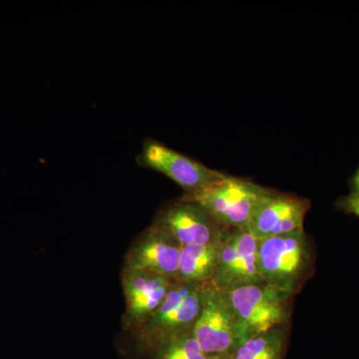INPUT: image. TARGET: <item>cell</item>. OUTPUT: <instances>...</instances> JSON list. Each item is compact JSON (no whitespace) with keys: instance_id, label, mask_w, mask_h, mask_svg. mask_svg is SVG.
Instances as JSON below:
<instances>
[{"instance_id":"obj_1","label":"cell","mask_w":359,"mask_h":359,"mask_svg":"<svg viewBox=\"0 0 359 359\" xmlns=\"http://www.w3.org/2000/svg\"><path fill=\"white\" fill-rule=\"evenodd\" d=\"M259 273L266 285L290 295L313 268V245L304 229L257 240Z\"/></svg>"},{"instance_id":"obj_2","label":"cell","mask_w":359,"mask_h":359,"mask_svg":"<svg viewBox=\"0 0 359 359\" xmlns=\"http://www.w3.org/2000/svg\"><path fill=\"white\" fill-rule=\"evenodd\" d=\"M228 294L235 316L237 347L252 337L289 323L292 295L264 283L238 287Z\"/></svg>"},{"instance_id":"obj_3","label":"cell","mask_w":359,"mask_h":359,"mask_svg":"<svg viewBox=\"0 0 359 359\" xmlns=\"http://www.w3.org/2000/svg\"><path fill=\"white\" fill-rule=\"evenodd\" d=\"M205 285L177 282L160 308L135 332L142 346L155 353L171 340L192 332L202 309Z\"/></svg>"},{"instance_id":"obj_4","label":"cell","mask_w":359,"mask_h":359,"mask_svg":"<svg viewBox=\"0 0 359 359\" xmlns=\"http://www.w3.org/2000/svg\"><path fill=\"white\" fill-rule=\"evenodd\" d=\"M269 189L250 180L223 174L221 178L197 192L184 194L205 208L222 226L229 229H247L252 214Z\"/></svg>"},{"instance_id":"obj_5","label":"cell","mask_w":359,"mask_h":359,"mask_svg":"<svg viewBox=\"0 0 359 359\" xmlns=\"http://www.w3.org/2000/svg\"><path fill=\"white\" fill-rule=\"evenodd\" d=\"M257 262V240L247 229H226L212 283L224 292L263 283Z\"/></svg>"},{"instance_id":"obj_6","label":"cell","mask_w":359,"mask_h":359,"mask_svg":"<svg viewBox=\"0 0 359 359\" xmlns=\"http://www.w3.org/2000/svg\"><path fill=\"white\" fill-rule=\"evenodd\" d=\"M153 224L166 231L182 247L211 244L223 237L229 229L222 226L202 205L184 196L165 205Z\"/></svg>"},{"instance_id":"obj_7","label":"cell","mask_w":359,"mask_h":359,"mask_svg":"<svg viewBox=\"0 0 359 359\" xmlns=\"http://www.w3.org/2000/svg\"><path fill=\"white\" fill-rule=\"evenodd\" d=\"M193 335L207 355L231 354L237 347L235 316L228 292L205 283Z\"/></svg>"},{"instance_id":"obj_8","label":"cell","mask_w":359,"mask_h":359,"mask_svg":"<svg viewBox=\"0 0 359 359\" xmlns=\"http://www.w3.org/2000/svg\"><path fill=\"white\" fill-rule=\"evenodd\" d=\"M137 162L142 167L155 170L173 180L185 191V195L197 192L221 178L224 174L154 139L144 141L143 149L137 157Z\"/></svg>"},{"instance_id":"obj_9","label":"cell","mask_w":359,"mask_h":359,"mask_svg":"<svg viewBox=\"0 0 359 359\" xmlns=\"http://www.w3.org/2000/svg\"><path fill=\"white\" fill-rule=\"evenodd\" d=\"M121 278L126 302L123 327L133 332L143 327L178 282L150 271L125 268Z\"/></svg>"},{"instance_id":"obj_10","label":"cell","mask_w":359,"mask_h":359,"mask_svg":"<svg viewBox=\"0 0 359 359\" xmlns=\"http://www.w3.org/2000/svg\"><path fill=\"white\" fill-rule=\"evenodd\" d=\"M309 208L308 199L269 190L252 214L247 230L257 240L302 230Z\"/></svg>"},{"instance_id":"obj_11","label":"cell","mask_w":359,"mask_h":359,"mask_svg":"<svg viewBox=\"0 0 359 359\" xmlns=\"http://www.w3.org/2000/svg\"><path fill=\"white\" fill-rule=\"evenodd\" d=\"M181 249L166 231L152 224L130 247L123 268L150 271L177 280Z\"/></svg>"},{"instance_id":"obj_12","label":"cell","mask_w":359,"mask_h":359,"mask_svg":"<svg viewBox=\"0 0 359 359\" xmlns=\"http://www.w3.org/2000/svg\"><path fill=\"white\" fill-rule=\"evenodd\" d=\"M224 235L211 244L182 247L177 280L201 285L211 283L218 266Z\"/></svg>"},{"instance_id":"obj_13","label":"cell","mask_w":359,"mask_h":359,"mask_svg":"<svg viewBox=\"0 0 359 359\" xmlns=\"http://www.w3.org/2000/svg\"><path fill=\"white\" fill-rule=\"evenodd\" d=\"M287 325L252 337L231 353V359H283L287 351Z\"/></svg>"},{"instance_id":"obj_14","label":"cell","mask_w":359,"mask_h":359,"mask_svg":"<svg viewBox=\"0 0 359 359\" xmlns=\"http://www.w3.org/2000/svg\"><path fill=\"white\" fill-rule=\"evenodd\" d=\"M154 355L156 359H210L194 337L193 332L168 342Z\"/></svg>"},{"instance_id":"obj_15","label":"cell","mask_w":359,"mask_h":359,"mask_svg":"<svg viewBox=\"0 0 359 359\" xmlns=\"http://www.w3.org/2000/svg\"><path fill=\"white\" fill-rule=\"evenodd\" d=\"M337 205L342 211L353 214L359 218V195L349 194L346 197L340 199Z\"/></svg>"},{"instance_id":"obj_16","label":"cell","mask_w":359,"mask_h":359,"mask_svg":"<svg viewBox=\"0 0 359 359\" xmlns=\"http://www.w3.org/2000/svg\"><path fill=\"white\" fill-rule=\"evenodd\" d=\"M351 189L353 195H359V167L356 170L355 174L353 175L351 181Z\"/></svg>"},{"instance_id":"obj_17","label":"cell","mask_w":359,"mask_h":359,"mask_svg":"<svg viewBox=\"0 0 359 359\" xmlns=\"http://www.w3.org/2000/svg\"><path fill=\"white\" fill-rule=\"evenodd\" d=\"M210 359H231V354H222V355L210 356Z\"/></svg>"}]
</instances>
